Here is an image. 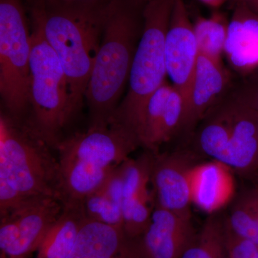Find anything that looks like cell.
I'll return each instance as SVG.
<instances>
[{"label": "cell", "mask_w": 258, "mask_h": 258, "mask_svg": "<svg viewBox=\"0 0 258 258\" xmlns=\"http://www.w3.org/2000/svg\"><path fill=\"white\" fill-rule=\"evenodd\" d=\"M24 1L30 27L41 32L62 64L69 87L70 112L74 120L86 99L111 3L85 5Z\"/></svg>", "instance_id": "obj_1"}, {"label": "cell", "mask_w": 258, "mask_h": 258, "mask_svg": "<svg viewBox=\"0 0 258 258\" xmlns=\"http://www.w3.org/2000/svg\"><path fill=\"white\" fill-rule=\"evenodd\" d=\"M144 8L132 0H115L110 6L86 90L88 128L109 126L120 104L143 30Z\"/></svg>", "instance_id": "obj_2"}, {"label": "cell", "mask_w": 258, "mask_h": 258, "mask_svg": "<svg viewBox=\"0 0 258 258\" xmlns=\"http://www.w3.org/2000/svg\"><path fill=\"white\" fill-rule=\"evenodd\" d=\"M55 149L28 118L0 111V217L39 197H55L59 164Z\"/></svg>", "instance_id": "obj_3"}, {"label": "cell", "mask_w": 258, "mask_h": 258, "mask_svg": "<svg viewBox=\"0 0 258 258\" xmlns=\"http://www.w3.org/2000/svg\"><path fill=\"white\" fill-rule=\"evenodd\" d=\"M173 4L174 0H150L144 6L143 30L134 54L128 90L109 125L123 127L134 134L148 99L166 82V36Z\"/></svg>", "instance_id": "obj_4"}, {"label": "cell", "mask_w": 258, "mask_h": 258, "mask_svg": "<svg viewBox=\"0 0 258 258\" xmlns=\"http://www.w3.org/2000/svg\"><path fill=\"white\" fill-rule=\"evenodd\" d=\"M31 28V55L27 118L52 149L73 121L67 80L60 60L41 32Z\"/></svg>", "instance_id": "obj_5"}, {"label": "cell", "mask_w": 258, "mask_h": 258, "mask_svg": "<svg viewBox=\"0 0 258 258\" xmlns=\"http://www.w3.org/2000/svg\"><path fill=\"white\" fill-rule=\"evenodd\" d=\"M202 121L196 141L203 154L241 174L257 167V112L225 95Z\"/></svg>", "instance_id": "obj_6"}, {"label": "cell", "mask_w": 258, "mask_h": 258, "mask_svg": "<svg viewBox=\"0 0 258 258\" xmlns=\"http://www.w3.org/2000/svg\"><path fill=\"white\" fill-rule=\"evenodd\" d=\"M24 0H0L1 109L18 119L28 116L31 31Z\"/></svg>", "instance_id": "obj_7"}, {"label": "cell", "mask_w": 258, "mask_h": 258, "mask_svg": "<svg viewBox=\"0 0 258 258\" xmlns=\"http://www.w3.org/2000/svg\"><path fill=\"white\" fill-rule=\"evenodd\" d=\"M139 147L135 136L127 129L109 125L106 128H88L86 132L64 138L56 152L59 163L107 170L119 166Z\"/></svg>", "instance_id": "obj_8"}, {"label": "cell", "mask_w": 258, "mask_h": 258, "mask_svg": "<svg viewBox=\"0 0 258 258\" xmlns=\"http://www.w3.org/2000/svg\"><path fill=\"white\" fill-rule=\"evenodd\" d=\"M184 113L182 96L166 81L148 99L134 126L139 146L159 152L161 146L181 134Z\"/></svg>", "instance_id": "obj_9"}, {"label": "cell", "mask_w": 258, "mask_h": 258, "mask_svg": "<svg viewBox=\"0 0 258 258\" xmlns=\"http://www.w3.org/2000/svg\"><path fill=\"white\" fill-rule=\"evenodd\" d=\"M193 160V153L187 150L153 153L150 182L154 208L191 217L190 172L196 165Z\"/></svg>", "instance_id": "obj_10"}, {"label": "cell", "mask_w": 258, "mask_h": 258, "mask_svg": "<svg viewBox=\"0 0 258 258\" xmlns=\"http://www.w3.org/2000/svg\"><path fill=\"white\" fill-rule=\"evenodd\" d=\"M198 56L194 25L184 0H174L166 36V66L167 76L172 81L173 86L183 97L185 112L189 102Z\"/></svg>", "instance_id": "obj_11"}, {"label": "cell", "mask_w": 258, "mask_h": 258, "mask_svg": "<svg viewBox=\"0 0 258 258\" xmlns=\"http://www.w3.org/2000/svg\"><path fill=\"white\" fill-rule=\"evenodd\" d=\"M197 233L191 217L154 208L147 228L132 240L139 258H179Z\"/></svg>", "instance_id": "obj_12"}, {"label": "cell", "mask_w": 258, "mask_h": 258, "mask_svg": "<svg viewBox=\"0 0 258 258\" xmlns=\"http://www.w3.org/2000/svg\"><path fill=\"white\" fill-rule=\"evenodd\" d=\"M62 210V204L55 197L43 196L28 200L10 212L18 222V239L6 253L0 255L7 258L31 257Z\"/></svg>", "instance_id": "obj_13"}, {"label": "cell", "mask_w": 258, "mask_h": 258, "mask_svg": "<svg viewBox=\"0 0 258 258\" xmlns=\"http://www.w3.org/2000/svg\"><path fill=\"white\" fill-rule=\"evenodd\" d=\"M229 80L222 63L199 53L181 133H191L199 122L225 96Z\"/></svg>", "instance_id": "obj_14"}, {"label": "cell", "mask_w": 258, "mask_h": 258, "mask_svg": "<svg viewBox=\"0 0 258 258\" xmlns=\"http://www.w3.org/2000/svg\"><path fill=\"white\" fill-rule=\"evenodd\" d=\"M225 54L232 67L242 74L258 68V15L240 1H236L229 21Z\"/></svg>", "instance_id": "obj_15"}, {"label": "cell", "mask_w": 258, "mask_h": 258, "mask_svg": "<svg viewBox=\"0 0 258 258\" xmlns=\"http://www.w3.org/2000/svg\"><path fill=\"white\" fill-rule=\"evenodd\" d=\"M191 203L208 213L225 207L235 192L232 169L220 161L196 164L190 172Z\"/></svg>", "instance_id": "obj_16"}, {"label": "cell", "mask_w": 258, "mask_h": 258, "mask_svg": "<svg viewBox=\"0 0 258 258\" xmlns=\"http://www.w3.org/2000/svg\"><path fill=\"white\" fill-rule=\"evenodd\" d=\"M130 246L131 240L121 227L88 218L67 258H118Z\"/></svg>", "instance_id": "obj_17"}, {"label": "cell", "mask_w": 258, "mask_h": 258, "mask_svg": "<svg viewBox=\"0 0 258 258\" xmlns=\"http://www.w3.org/2000/svg\"><path fill=\"white\" fill-rule=\"evenodd\" d=\"M87 219L83 205L62 206V212L37 249L36 258H67Z\"/></svg>", "instance_id": "obj_18"}, {"label": "cell", "mask_w": 258, "mask_h": 258, "mask_svg": "<svg viewBox=\"0 0 258 258\" xmlns=\"http://www.w3.org/2000/svg\"><path fill=\"white\" fill-rule=\"evenodd\" d=\"M88 219L123 229V189L120 165L83 202Z\"/></svg>", "instance_id": "obj_19"}, {"label": "cell", "mask_w": 258, "mask_h": 258, "mask_svg": "<svg viewBox=\"0 0 258 258\" xmlns=\"http://www.w3.org/2000/svg\"><path fill=\"white\" fill-rule=\"evenodd\" d=\"M193 25L199 53L222 63L229 20L222 13H215L210 18L198 16Z\"/></svg>", "instance_id": "obj_20"}, {"label": "cell", "mask_w": 258, "mask_h": 258, "mask_svg": "<svg viewBox=\"0 0 258 258\" xmlns=\"http://www.w3.org/2000/svg\"><path fill=\"white\" fill-rule=\"evenodd\" d=\"M179 258H227L225 220L210 217Z\"/></svg>", "instance_id": "obj_21"}, {"label": "cell", "mask_w": 258, "mask_h": 258, "mask_svg": "<svg viewBox=\"0 0 258 258\" xmlns=\"http://www.w3.org/2000/svg\"><path fill=\"white\" fill-rule=\"evenodd\" d=\"M226 96L258 113V72L251 74Z\"/></svg>", "instance_id": "obj_22"}, {"label": "cell", "mask_w": 258, "mask_h": 258, "mask_svg": "<svg viewBox=\"0 0 258 258\" xmlns=\"http://www.w3.org/2000/svg\"><path fill=\"white\" fill-rule=\"evenodd\" d=\"M225 234L227 258H258L257 244L235 235L226 225Z\"/></svg>", "instance_id": "obj_23"}, {"label": "cell", "mask_w": 258, "mask_h": 258, "mask_svg": "<svg viewBox=\"0 0 258 258\" xmlns=\"http://www.w3.org/2000/svg\"><path fill=\"white\" fill-rule=\"evenodd\" d=\"M56 3L71 5H109L115 0H47Z\"/></svg>", "instance_id": "obj_24"}, {"label": "cell", "mask_w": 258, "mask_h": 258, "mask_svg": "<svg viewBox=\"0 0 258 258\" xmlns=\"http://www.w3.org/2000/svg\"><path fill=\"white\" fill-rule=\"evenodd\" d=\"M236 1L242 2L254 13L258 15V0H236Z\"/></svg>", "instance_id": "obj_25"}, {"label": "cell", "mask_w": 258, "mask_h": 258, "mask_svg": "<svg viewBox=\"0 0 258 258\" xmlns=\"http://www.w3.org/2000/svg\"><path fill=\"white\" fill-rule=\"evenodd\" d=\"M118 258H139L137 250H136L135 247H134L133 242H132L128 250Z\"/></svg>", "instance_id": "obj_26"}, {"label": "cell", "mask_w": 258, "mask_h": 258, "mask_svg": "<svg viewBox=\"0 0 258 258\" xmlns=\"http://www.w3.org/2000/svg\"><path fill=\"white\" fill-rule=\"evenodd\" d=\"M200 1L212 8H218L228 0H200Z\"/></svg>", "instance_id": "obj_27"}, {"label": "cell", "mask_w": 258, "mask_h": 258, "mask_svg": "<svg viewBox=\"0 0 258 258\" xmlns=\"http://www.w3.org/2000/svg\"><path fill=\"white\" fill-rule=\"evenodd\" d=\"M136 4L141 5V6H145L150 0H132Z\"/></svg>", "instance_id": "obj_28"}, {"label": "cell", "mask_w": 258, "mask_h": 258, "mask_svg": "<svg viewBox=\"0 0 258 258\" xmlns=\"http://www.w3.org/2000/svg\"><path fill=\"white\" fill-rule=\"evenodd\" d=\"M0 258H7V257H5V256H3V255H0Z\"/></svg>", "instance_id": "obj_29"}]
</instances>
